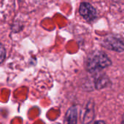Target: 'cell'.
Wrapping results in <instances>:
<instances>
[{
    "label": "cell",
    "instance_id": "obj_8",
    "mask_svg": "<svg viewBox=\"0 0 124 124\" xmlns=\"http://www.w3.org/2000/svg\"><path fill=\"white\" fill-rule=\"evenodd\" d=\"M94 124H107L105 121H97L95 122Z\"/></svg>",
    "mask_w": 124,
    "mask_h": 124
},
{
    "label": "cell",
    "instance_id": "obj_2",
    "mask_svg": "<svg viewBox=\"0 0 124 124\" xmlns=\"http://www.w3.org/2000/svg\"><path fill=\"white\" fill-rule=\"evenodd\" d=\"M103 46L117 52L124 51V42L116 36H108L102 41Z\"/></svg>",
    "mask_w": 124,
    "mask_h": 124
},
{
    "label": "cell",
    "instance_id": "obj_1",
    "mask_svg": "<svg viewBox=\"0 0 124 124\" xmlns=\"http://www.w3.org/2000/svg\"><path fill=\"white\" fill-rule=\"evenodd\" d=\"M111 63V60L105 52L95 51L88 56L86 66L89 72H95L110 66Z\"/></svg>",
    "mask_w": 124,
    "mask_h": 124
},
{
    "label": "cell",
    "instance_id": "obj_6",
    "mask_svg": "<svg viewBox=\"0 0 124 124\" xmlns=\"http://www.w3.org/2000/svg\"><path fill=\"white\" fill-rule=\"evenodd\" d=\"M110 83L109 78L106 76H100V77H98L95 81V86L96 88L97 89H103L107 87V86L108 85V84Z\"/></svg>",
    "mask_w": 124,
    "mask_h": 124
},
{
    "label": "cell",
    "instance_id": "obj_7",
    "mask_svg": "<svg viewBox=\"0 0 124 124\" xmlns=\"http://www.w3.org/2000/svg\"><path fill=\"white\" fill-rule=\"evenodd\" d=\"M5 54H6L5 49H4V47L3 46V45L0 43V63H1V62L4 60Z\"/></svg>",
    "mask_w": 124,
    "mask_h": 124
},
{
    "label": "cell",
    "instance_id": "obj_9",
    "mask_svg": "<svg viewBox=\"0 0 124 124\" xmlns=\"http://www.w3.org/2000/svg\"><path fill=\"white\" fill-rule=\"evenodd\" d=\"M121 124H124V114L123 116V118H122V121H121Z\"/></svg>",
    "mask_w": 124,
    "mask_h": 124
},
{
    "label": "cell",
    "instance_id": "obj_4",
    "mask_svg": "<svg viewBox=\"0 0 124 124\" xmlns=\"http://www.w3.org/2000/svg\"><path fill=\"white\" fill-rule=\"evenodd\" d=\"M78 109L76 106H73L68 109L65 115V124H77Z\"/></svg>",
    "mask_w": 124,
    "mask_h": 124
},
{
    "label": "cell",
    "instance_id": "obj_3",
    "mask_svg": "<svg viewBox=\"0 0 124 124\" xmlns=\"http://www.w3.org/2000/svg\"><path fill=\"white\" fill-rule=\"evenodd\" d=\"M80 15L88 22L94 21L97 17L96 9L87 2H82L79 7Z\"/></svg>",
    "mask_w": 124,
    "mask_h": 124
},
{
    "label": "cell",
    "instance_id": "obj_5",
    "mask_svg": "<svg viewBox=\"0 0 124 124\" xmlns=\"http://www.w3.org/2000/svg\"><path fill=\"white\" fill-rule=\"evenodd\" d=\"M94 108L93 107H90V103L88 104V106L86 108L85 113L83 117V123L85 124L90 123L94 118Z\"/></svg>",
    "mask_w": 124,
    "mask_h": 124
}]
</instances>
